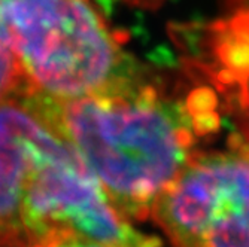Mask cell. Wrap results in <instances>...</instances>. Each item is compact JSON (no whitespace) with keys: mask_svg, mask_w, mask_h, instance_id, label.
Wrapping results in <instances>:
<instances>
[{"mask_svg":"<svg viewBox=\"0 0 249 247\" xmlns=\"http://www.w3.org/2000/svg\"><path fill=\"white\" fill-rule=\"evenodd\" d=\"M32 94L127 220L151 217L157 198L219 127L215 97L205 88L176 99L141 79L73 101Z\"/></svg>","mask_w":249,"mask_h":247,"instance_id":"obj_1","label":"cell"},{"mask_svg":"<svg viewBox=\"0 0 249 247\" xmlns=\"http://www.w3.org/2000/svg\"><path fill=\"white\" fill-rule=\"evenodd\" d=\"M0 21L30 91L40 97L82 100L142 79L120 36L87 2L0 0Z\"/></svg>","mask_w":249,"mask_h":247,"instance_id":"obj_2","label":"cell"},{"mask_svg":"<svg viewBox=\"0 0 249 247\" xmlns=\"http://www.w3.org/2000/svg\"><path fill=\"white\" fill-rule=\"evenodd\" d=\"M172 247H249V134L197 152L151 212Z\"/></svg>","mask_w":249,"mask_h":247,"instance_id":"obj_3","label":"cell"},{"mask_svg":"<svg viewBox=\"0 0 249 247\" xmlns=\"http://www.w3.org/2000/svg\"><path fill=\"white\" fill-rule=\"evenodd\" d=\"M48 130L30 91L0 106V247H42L32 198Z\"/></svg>","mask_w":249,"mask_h":247,"instance_id":"obj_4","label":"cell"},{"mask_svg":"<svg viewBox=\"0 0 249 247\" xmlns=\"http://www.w3.org/2000/svg\"><path fill=\"white\" fill-rule=\"evenodd\" d=\"M30 91L11 39L0 21V106Z\"/></svg>","mask_w":249,"mask_h":247,"instance_id":"obj_5","label":"cell"},{"mask_svg":"<svg viewBox=\"0 0 249 247\" xmlns=\"http://www.w3.org/2000/svg\"><path fill=\"white\" fill-rule=\"evenodd\" d=\"M47 247H105V246L81 237H64L57 241H53Z\"/></svg>","mask_w":249,"mask_h":247,"instance_id":"obj_6","label":"cell"}]
</instances>
